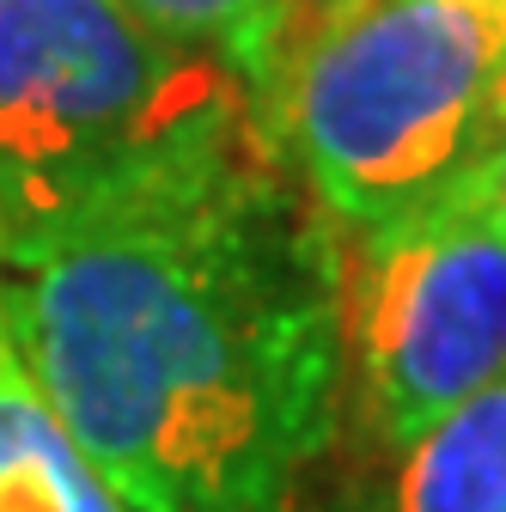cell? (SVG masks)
Wrapping results in <instances>:
<instances>
[{"label": "cell", "instance_id": "obj_4", "mask_svg": "<svg viewBox=\"0 0 506 512\" xmlns=\"http://www.w3.org/2000/svg\"><path fill=\"white\" fill-rule=\"evenodd\" d=\"M506 378V220L482 153L342 238V421L372 458Z\"/></svg>", "mask_w": 506, "mask_h": 512}, {"label": "cell", "instance_id": "obj_3", "mask_svg": "<svg viewBox=\"0 0 506 512\" xmlns=\"http://www.w3.org/2000/svg\"><path fill=\"white\" fill-rule=\"evenodd\" d=\"M506 92L494 0H336L281 55L263 128L336 238L464 171Z\"/></svg>", "mask_w": 506, "mask_h": 512}, {"label": "cell", "instance_id": "obj_1", "mask_svg": "<svg viewBox=\"0 0 506 512\" xmlns=\"http://www.w3.org/2000/svg\"><path fill=\"white\" fill-rule=\"evenodd\" d=\"M0 317L129 512H305L342 433V238L263 128L7 263Z\"/></svg>", "mask_w": 506, "mask_h": 512}, {"label": "cell", "instance_id": "obj_8", "mask_svg": "<svg viewBox=\"0 0 506 512\" xmlns=\"http://www.w3.org/2000/svg\"><path fill=\"white\" fill-rule=\"evenodd\" d=\"M482 165H488V183H494L500 220H506V92H500V104H494V122H488V141H482Z\"/></svg>", "mask_w": 506, "mask_h": 512}, {"label": "cell", "instance_id": "obj_2", "mask_svg": "<svg viewBox=\"0 0 506 512\" xmlns=\"http://www.w3.org/2000/svg\"><path fill=\"white\" fill-rule=\"evenodd\" d=\"M257 128L220 61L129 0H0V269Z\"/></svg>", "mask_w": 506, "mask_h": 512}, {"label": "cell", "instance_id": "obj_6", "mask_svg": "<svg viewBox=\"0 0 506 512\" xmlns=\"http://www.w3.org/2000/svg\"><path fill=\"white\" fill-rule=\"evenodd\" d=\"M0 512H129L31 384L0 317Z\"/></svg>", "mask_w": 506, "mask_h": 512}, {"label": "cell", "instance_id": "obj_10", "mask_svg": "<svg viewBox=\"0 0 506 512\" xmlns=\"http://www.w3.org/2000/svg\"><path fill=\"white\" fill-rule=\"evenodd\" d=\"M494 7H506V0H494Z\"/></svg>", "mask_w": 506, "mask_h": 512}, {"label": "cell", "instance_id": "obj_7", "mask_svg": "<svg viewBox=\"0 0 506 512\" xmlns=\"http://www.w3.org/2000/svg\"><path fill=\"white\" fill-rule=\"evenodd\" d=\"M129 7L159 37L220 61L263 116L281 80V55L293 43V0H129Z\"/></svg>", "mask_w": 506, "mask_h": 512}, {"label": "cell", "instance_id": "obj_9", "mask_svg": "<svg viewBox=\"0 0 506 512\" xmlns=\"http://www.w3.org/2000/svg\"><path fill=\"white\" fill-rule=\"evenodd\" d=\"M336 0H293V31L305 25V19H318V13H330Z\"/></svg>", "mask_w": 506, "mask_h": 512}, {"label": "cell", "instance_id": "obj_5", "mask_svg": "<svg viewBox=\"0 0 506 512\" xmlns=\"http://www.w3.org/2000/svg\"><path fill=\"white\" fill-rule=\"evenodd\" d=\"M378 512H506V378L385 458Z\"/></svg>", "mask_w": 506, "mask_h": 512}]
</instances>
